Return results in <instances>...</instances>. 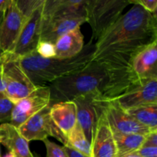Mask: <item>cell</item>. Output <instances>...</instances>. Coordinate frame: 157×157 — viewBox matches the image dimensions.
Instances as JSON below:
<instances>
[{"label": "cell", "instance_id": "cell-1", "mask_svg": "<svg viewBox=\"0 0 157 157\" xmlns=\"http://www.w3.org/2000/svg\"><path fill=\"white\" fill-rule=\"evenodd\" d=\"M157 41L156 13L133 5L94 43L93 59L110 57L130 61L135 53Z\"/></svg>", "mask_w": 157, "mask_h": 157}, {"label": "cell", "instance_id": "cell-2", "mask_svg": "<svg viewBox=\"0 0 157 157\" xmlns=\"http://www.w3.org/2000/svg\"><path fill=\"white\" fill-rule=\"evenodd\" d=\"M95 46L91 41L80 54L71 58H44L34 53L19 58L21 67L34 85L46 87L62 77L73 75L88 65L94 58Z\"/></svg>", "mask_w": 157, "mask_h": 157}, {"label": "cell", "instance_id": "cell-3", "mask_svg": "<svg viewBox=\"0 0 157 157\" xmlns=\"http://www.w3.org/2000/svg\"><path fill=\"white\" fill-rule=\"evenodd\" d=\"M107 81L105 67L99 61L92 60L80 71L58 78L48 84L51 103L73 101L79 97L93 92H99L104 97Z\"/></svg>", "mask_w": 157, "mask_h": 157}, {"label": "cell", "instance_id": "cell-4", "mask_svg": "<svg viewBox=\"0 0 157 157\" xmlns=\"http://www.w3.org/2000/svg\"><path fill=\"white\" fill-rule=\"evenodd\" d=\"M128 5L129 0H87L86 18L92 29L90 41L96 42L122 15Z\"/></svg>", "mask_w": 157, "mask_h": 157}, {"label": "cell", "instance_id": "cell-5", "mask_svg": "<svg viewBox=\"0 0 157 157\" xmlns=\"http://www.w3.org/2000/svg\"><path fill=\"white\" fill-rule=\"evenodd\" d=\"M108 101L99 92H93L74 100L76 106L77 122L91 145L100 118L104 113Z\"/></svg>", "mask_w": 157, "mask_h": 157}, {"label": "cell", "instance_id": "cell-6", "mask_svg": "<svg viewBox=\"0 0 157 157\" xmlns=\"http://www.w3.org/2000/svg\"><path fill=\"white\" fill-rule=\"evenodd\" d=\"M2 75L6 82V96L14 104L37 88L22 69L19 59L9 53L3 63Z\"/></svg>", "mask_w": 157, "mask_h": 157}, {"label": "cell", "instance_id": "cell-7", "mask_svg": "<svg viewBox=\"0 0 157 157\" xmlns=\"http://www.w3.org/2000/svg\"><path fill=\"white\" fill-rule=\"evenodd\" d=\"M50 107L51 104L33 115L18 127V131L28 142L44 141L52 136L67 147V139L54 124L50 116Z\"/></svg>", "mask_w": 157, "mask_h": 157}, {"label": "cell", "instance_id": "cell-8", "mask_svg": "<svg viewBox=\"0 0 157 157\" xmlns=\"http://www.w3.org/2000/svg\"><path fill=\"white\" fill-rule=\"evenodd\" d=\"M44 2L34 11L25 21L13 50L9 53L16 58L19 59L36 52L37 45L41 39Z\"/></svg>", "mask_w": 157, "mask_h": 157}, {"label": "cell", "instance_id": "cell-9", "mask_svg": "<svg viewBox=\"0 0 157 157\" xmlns=\"http://www.w3.org/2000/svg\"><path fill=\"white\" fill-rule=\"evenodd\" d=\"M51 104L48 86L37 87L34 91L14 104L9 124L18 128L33 115Z\"/></svg>", "mask_w": 157, "mask_h": 157}, {"label": "cell", "instance_id": "cell-10", "mask_svg": "<svg viewBox=\"0 0 157 157\" xmlns=\"http://www.w3.org/2000/svg\"><path fill=\"white\" fill-rule=\"evenodd\" d=\"M26 21L15 0H10L0 25V48L4 53L12 52Z\"/></svg>", "mask_w": 157, "mask_h": 157}, {"label": "cell", "instance_id": "cell-11", "mask_svg": "<svg viewBox=\"0 0 157 157\" xmlns=\"http://www.w3.org/2000/svg\"><path fill=\"white\" fill-rule=\"evenodd\" d=\"M115 101L125 111L142 106L157 104V80L138 81Z\"/></svg>", "mask_w": 157, "mask_h": 157}, {"label": "cell", "instance_id": "cell-12", "mask_svg": "<svg viewBox=\"0 0 157 157\" xmlns=\"http://www.w3.org/2000/svg\"><path fill=\"white\" fill-rule=\"evenodd\" d=\"M104 113L113 133L147 136L151 132L123 110L115 100L108 101Z\"/></svg>", "mask_w": 157, "mask_h": 157}, {"label": "cell", "instance_id": "cell-13", "mask_svg": "<svg viewBox=\"0 0 157 157\" xmlns=\"http://www.w3.org/2000/svg\"><path fill=\"white\" fill-rule=\"evenodd\" d=\"M130 67L138 81L157 80V41L135 53L130 61Z\"/></svg>", "mask_w": 157, "mask_h": 157}, {"label": "cell", "instance_id": "cell-14", "mask_svg": "<svg viewBox=\"0 0 157 157\" xmlns=\"http://www.w3.org/2000/svg\"><path fill=\"white\" fill-rule=\"evenodd\" d=\"M87 22L86 16H68L61 18H43L40 41L55 44L57 40L73 29L81 27Z\"/></svg>", "mask_w": 157, "mask_h": 157}, {"label": "cell", "instance_id": "cell-15", "mask_svg": "<svg viewBox=\"0 0 157 157\" xmlns=\"http://www.w3.org/2000/svg\"><path fill=\"white\" fill-rule=\"evenodd\" d=\"M91 157H117V146L105 113L98 121L91 142Z\"/></svg>", "mask_w": 157, "mask_h": 157}, {"label": "cell", "instance_id": "cell-16", "mask_svg": "<svg viewBox=\"0 0 157 157\" xmlns=\"http://www.w3.org/2000/svg\"><path fill=\"white\" fill-rule=\"evenodd\" d=\"M87 0H44L43 18L86 16Z\"/></svg>", "mask_w": 157, "mask_h": 157}, {"label": "cell", "instance_id": "cell-17", "mask_svg": "<svg viewBox=\"0 0 157 157\" xmlns=\"http://www.w3.org/2000/svg\"><path fill=\"white\" fill-rule=\"evenodd\" d=\"M50 116L54 124L67 139L77 124L76 106L73 101L51 103Z\"/></svg>", "mask_w": 157, "mask_h": 157}, {"label": "cell", "instance_id": "cell-18", "mask_svg": "<svg viewBox=\"0 0 157 157\" xmlns=\"http://www.w3.org/2000/svg\"><path fill=\"white\" fill-rule=\"evenodd\" d=\"M0 144L14 152L18 157H35L31 152L29 142L22 136L18 129L9 123L0 124Z\"/></svg>", "mask_w": 157, "mask_h": 157}, {"label": "cell", "instance_id": "cell-19", "mask_svg": "<svg viewBox=\"0 0 157 157\" xmlns=\"http://www.w3.org/2000/svg\"><path fill=\"white\" fill-rule=\"evenodd\" d=\"M84 47V35L80 28L73 29L56 41L55 58L61 59L73 58L81 53Z\"/></svg>", "mask_w": 157, "mask_h": 157}, {"label": "cell", "instance_id": "cell-20", "mask_svg": "<svg viewBox=\"0 0 157 157\" xmlns=\"http://www.w3.org/2000/svg\"><path fill=\"white\" fill-rule=\"evenodd\" d=\"M117 146V157H124L137 151L143 146L144 135L113 133Z\"/></svg>", "mask_w": 157, "mask_h": 157}, {"label": "cell", "instance_id": "cell-21", "mask_svg": "<svg viewBox=\"0 0 157 157\" xmlns=\"http://www.w3.org/2000/svg\"><path fill=\"white\" fill-rule=\"evenodd\" d=\"M126 112L150 131L157 130V104L138 107Z\"/></svg>", "mask_w": 157, "mask_h": 157}, {"label": "cell", "instance_id": "cell-22", "mask_svg": "<svg viewBox=\"0 0 157 157\" xmlns=\"http://www.w3.org/2000/svg\"><path fill=\"white\" fill-rule=\"evenodd\" d=\"M87 157H91V145L78 122L67 136V146Z\"/></svg>", "mask_w": 157, "mask_h": 157}, {"label": "cell", "instance_id": "cell-23", "mask_svg": "<svg viewBox=\"0 0 157 157\" xmlns=\"http://www.w3.org/2000/svg\"><path fill=\"white\" fill-rule=\"evenodd\" d=\"M16 6L26 20L34 11L43 4L44 0H15Z\"/></svg>", "mask_w": 157, "mask_h": 157}, {"label": "cell", "instance_id": "cell-24", "mask_svg": "<svg viewBox=\"0 0 157 157\" xmlns=\"http://www.w3.org/2000/svg\"><path fill=\"white\" fill-rule=\"evenodd\" d=\"M14 104L6 96L0 97V122L2 124L10 122Z\"/></svg>", "mask_w": 157, "mask_h": 157}, {"label": "cell", "instance_id": "cell-25", "mask_svg": "<svg viewBox=\"0 0 157 157\" xmlns=\"http://www.w3.org/2000/svg\"><path fill=\"white\" fill-rule=\"evenodd\" d=\"M46 148V157H69L64 147L52 142L48 139L43 141Z\"/></svg>", "mask_w": 157, "mask_h": 157}, {"label": "cell", "instance_id": "cell-26", "mask_svg": "<svg viewBox=\"0 0 157 157\" xmlns=\"http://www.w3.org/2000/svg\"><path fill=\"white\" fill-rule=\"evenodd\" d=\"M36 53L44 58H52L55 57V44L47 41H40L36 48Z\"/></svg>", "mask_w": 157, "mask_h": 157}, {"label": "cell", "instance_id": "cell-27", "mask_svg": "<svg viewBox=\"0 0 157 157\" xmlns=\"http://www.w3.org/2000/svg\"><path fill=\"white\" fill-rule=\"evenodd\" d=\"M129 4L138 5L151 14H156L157 10L156 0H129Z\"/></svg>", "mask_w": 157, "mask_h": 157}, {"label": "cell", "instance_id": "cell-28", "mask_svg": "<svg viewBox=\"0 0 157 157\" xmlns=\"http://www.w3.org/2000/svg\"><path fill=\"white\" fill-rule=\"evenodd\" d=\"M135 153L141 157H157V147L142 146Z\"/></svg>", "mask_w": 157, "mask_h": 157}, {"label": "cell", "instance_id": "cell-29", "mask_svg": "<svg viewBox=\"0 0 157 157\" xmlns=\"http://www.w3.org/2000/svg\"><path fill=\"white\" fill-rule=\"evenodd\" d=\"M143 146L157 147V130L151 131L145 136Z\"/></svg>", "mask_w": 157, "mask_h": 157}, {"label": "cell", "instance_id": "cell-30", "mask_svg": "<svg viewBox=\"0 0 157 157\" xmlns=\"http://www.w3.org/2000/svg\"><path fill=\"white\" fill-rule=\"evenodd\" d=\"M63 147H64V146H63ZM64 147L66 153H67V155H68L69 157H87L86 156H84V155L80 153L79 152L75 150L74 149L71 148V147Z\"/></svg>", "mask_w": 157, "mask_h": 157}, {"label": "cell", "instance_id": "cell-31", "mask_svg": "<svg viewBox=\"0 0 157 157\" xmlns=\"http://www.w3.org/2000/svg\"><path fill=\"white\" fill-rule=\"evenodd\" d=\"M2 96H6V82L2 75V71L0 73V97Z\"/></svg>", "mask_w": 157, "mask_h": 157}, {"label": "cell", "instance_id": "cell-32", "mask_svg": "<svg viewBox=\"0 0 157 157\" xmlns=\"http://www.w3.org/2000/svg\"><path fill=\"white\" fill-rule=\"evenodd\" d=\"M9 2H10V0H0V12L6 11Z\"/></svg>", "mask_w": 157, "mask_h": 157}, {"label": "cell", "instance_id": "cell-33", "mask_svg": "<svg viewBox=\"0 0 157 157\" xmlns=\"http://www.w3.org/2000/svg\"><path fill=\"white\" fill-rule=\"evenodd\" d=\"M7 55H8V53H5L4 55L0 58V73H1L2 71L3 63H4V61H6V58H7Z\"/></svg>", "mask_w": 157, "mask_h": 157}, {"label": "cell", "instance_id": "cell-34", "mask_svg": "<svg viewBox=\"0 0 157 157\" xmlns=\"http://www.w3.org/2000/svg\"><path fill=\"white\" fill-rule=\"evenodd\" d=\"M4 14H5V11H3V12H0V25H1L2 23V18L3 17H4ZM4 52L2 51L1 48H0V58H1L2 56L3 55H4Z\"/></svg>", "mask_w": 157, "mask_h": 157}, {"label": "cell", "instance_id": "cell-35", "mask_svg": "<svg viewBox=\"0 0 157 157\" xmlns=\"http://www.w3.org/2000/svg\"><path fill=\"white\" fill-rule=\"evenodd\" d=\"M3 157H18V156L15 155V153H14V152L9 150V151L6 153V154L4 155V156Z\"/></svg>", "mask_w": 157, "mask_h": 157}, {"label": "cell", "instance_id": "cell-36", "mask_svg": "<svg viewBox=\"0 0 157 157\" xmlns=\"http://www.w3.org/2000/svg\"><path fill=\"white\" fill-rule=\"evenodd\" d=\"M124 157H141L140 155H138L136 153H130V154L127 155V156H124Z\"/></svg>", "mask_w": 157, "mask_h": 157}, {"label": "cell", "instance_id": "cell-37", "mask_svg": "<svg viewBox=\"0 0 157 157\" xmlns=\"http://www.w3.org/2000/svg\"><path fill=\"white\" fill-rule=\"evenodd\" d=\"M0 157H2L1 156V149H0Z\"/></svg>", "mask_w": 157, "mask_h": 157}, {"label": "cell", "instance_id": "cell-38", "mask_svg": "<svg viewBox=\"0 0 157 157\" xmlns=\"http://www.w3.org/2000/svg\"><path fill=\"white\" fill-rule=\"evenodd\" d=\"M35 157H39L38 156H35Z\"/></svg>", "mask_w": 157, "mask_h": 157}]
</instances>
